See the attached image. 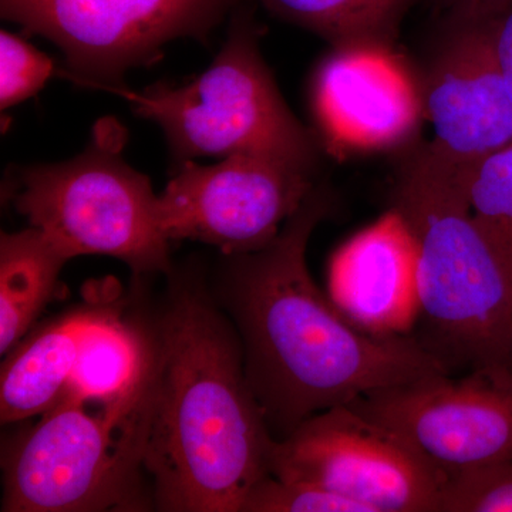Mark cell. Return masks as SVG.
Instances as JSON below:
<instances>
[{"instance_id": "6da1fadb", "label": "cell", "mask_w": 512, "mask_h": 512, "mask_svg": "<svg viewBox=\"0 0 512 512\" xmlns=\"http://www.w3.org/2000/svg\"><path fill=\"white\" fill-rule=\"evenodd\" d=\"M332 211L315 187L274 241L228 256L225 301L241 335L249 386L274 439L363 394L447 373L426 343L359 328L313 281L309 239Z\"/></svg>"}, {"instance_id": "7a4b0ae2", "label": "cell", "mask_w": 512, "mask_h": 512, "mask_svg": "<svg viewBox=\"0 0 512 512\" xmlns=\"http://www.w3.org/2000/svg\"><path fill=\"white\" fill-rule=\"evenodd\" d=\"M148 338L143 471L160 510L241 512L274 436L241 340L207 296L183 289Z\"/></svg>"}, {"instance_id": "3957f363", "label": "cell", "mask_w": 512, "mask_h": 512, "mask_svg": "<svg viewBox=\"0 0 512 512\" xmlns=\"http://www.w3.org/2000/svg\"><path fill=\"white\" fill-rule=\"evenodd\" d=\"M463 175L421 148L400 171L393 210L416 242L420 313L441 349L473 370L512 367V276L474 220Z\"/></svg>"}, {"instance_id": "277c9868", "label": "cell", "mask_w": 512, "mask_h": 512, "mask_svg": "<svg viewBox=\"0 0 512 512\" xmlns=\"http://www.w3.org/2000/svg\"><path fill=\"white\" fill-rule=\"evenodd\" d=\"M248 3L232 13L227 42L214 62L190 83H158L143 92L121 84L109 92L164 131L178 165L197 157L249 154L313 173L315 138L286 106L262 59Z\"/></svg>"}, {"instance_id": "5b68a950", "label": "cell", "mask_w": 512, "mask_h": 512, "mask_svg": "<svg viewBox=\"0 0 512 512\" xmlns=\"http://www.w3.org/2000/svg\"><path fill=\"white\" fill-rule=\"evenodd\" d=\"M126 143V127L104 117L79 156L19 170L13 204L72 258L113 256L136 274L167 272L171 241L160 197L147 175L127 163Z\"/></svg>"}, {"instance_id": "8992f818", "label": "cell", "mask_w": 512, "mask_h": 512, "mask_svg": "<svg viewBox=\"0 0 512 512\" xmlns=\"http://www.w3.org/2000/svg\"><path fill=\"white\" fill-rule=\"evenodd\" d=\"M144 392L146 377L136 393L117 403L64 394L9 451L2 511L141 507Z\"/></svg>"}, {"instance_id": "52a82bcc", "label": "cell", "mask_w": 512, "mask_h": 512, "mask_svg": "<svg viewBox=\"0 0 512 512\" xmlns=\"http://www.w3.org/2000/svg\"><path fill=\"white\" fill-rule=\"evenodd\" d=\"M251 0H0L2 18L55 43L74 83L109 92L180 37L205 40Z\"/></svg>"}, {"instance_id": "ba28073f", "label": "cell", "mask_w": 512, "mask_h": 512, "mask_svg": "<svg viewBox=\"0 0 512 512\" xmlns=\"http://www.w3.org/2000/svg\"><path fill=\"white\" fill-rule=\"evenodd\" d=\"M268 474L318 485L369 512H440L447 477L396 431L335 406L274 441Z\"/></svg>"}, {"instance_id": "9c48e42d", "label": "cell", "mask_w": 512, "mask_h": 512, "mask_svg": "<svg viewBox=\"0 0 512 512\" xmlns=\"http://www.w3.org/2000/svg\"><path fill=\"white\" fill-rule=\"evenodd\" d=\"M349 406L396 431L447 478L512 460V367L458 379L436 373Z\"/></svg>"}, {"instance_id": "30bf717a", "label": "cell", "mask_w": 512, "mask_h": 512, "mask_svg": "<svg viewBox=\"0 0 512 512\" xmlns=\"http://www.w3.org/2000/svg\"><path fill=\"white\" fill-rule=\"evenodd\" d=\"M315 187L312 171L271 157L185 161L158 195L161 222L170 241L191 239L225 255L245 254L274 241Z\"/></svg>"}, {"instance_id": "8fae6325", "label": "cell", "mask_w": 512, "mask_h": 512, "mask_svg": "<svg viewBox=\"0 0 512 512\" xmlns=\"http://www.w3.org/2000/svg\"><path fill=\"white\" fill-rule=\"evenodd\" d=\"M423 89L433 126L429 153L466 174L512 144V97L495 55L490 22L448 18Z\"/></svg>"}, {"instance_id": "7c38bea8", "label": "cell", "mask_w": 512, "mask_h": 512, "mask_svg": "<svg viewBox=\"0 0 512 512\" xmlns=\"http://www.w3.org/2000/svg\"><path fill=\"white\" fill-rule=\"evenodd\" d=\"M390 43L335 46L316 69L312 110L335 153L406 143L424 117L423 89Z\"/></svg>"}, {"instance_id": "4fadbf2b", "label": "cell", "mask_w": 512, "mask_h": 512, "mask_svg": "<svg viewBox=\"0 0 512 512\" xmlns=\"http://www.w3.org/2000/svg\"><path fill=\"white\" fill-rule=\"evenodd\" d=\"M330 299L359 328L406 335L417 313V248L396 210L357 232L329 265Z\"/></svg>"}, {"instance_id": "5bb4252c", "label": "cell", "mask_w": 512, "mask_h": 512, "mask_svg": "<svg viewBox=\"0 0 512 512\" xmlns=\"http://www.w3.org/2000/svg\"><path fill=\"white\" fill-rule=\"evenodd\" d=\"M92 311L77 309L53 320L10 350L0 379L2 423L43 416L63 399Z\"/></svg>"}, {"instance_id": "9a60e30c", "label": "cell", "mask_w": 512, "mask_h": 512, "mask_svg": "<svg viewBox=\"0 0 512 512\" xmlns=\"http://www.w3.org/2000/svg\"><path fill=\"white\" fill-rule=\"evenodd\" d=\"M73 259L43 232L2 234L0 238V353L8 355L28 335L55 295L60 272Z\"/></svg>"}, {"instance_id": "2e32d148", "label": "cell", "mask_w": 512, "mask_h": 512, "mask_svg": "<svg viewBox=\"0 0 512 512\" xmlns=\"http://www.w3.org/2000/svg\"><path fill=\"white\" fill-rule=\"evenodd\" d=\"M148 338L113 306L97 305L84 328L67 392L87 402L111 404L140 389L146 377Z\"/></svg>"}, {"instance_id": "e0dca14e", "label": "cell", "mask_w": 512, "mask_h": 512, "mask_svg": "<svg viewBox=\"0 0 512 512\" xmlns=\"http://www.w3.org/2000/svg\"><path fill=\"white\" fill-rule=\"evenodd\" d=\"M279 18L312 30L333 46L392 43L414 0H262Z\"/></svg>"}, {"instance_id": "ac0fdd59", "label": "cell", "mask_w": 512, "mask_h": 512, "mask_svg": "<svg viewBox=\"0 0 512 512\" xmlns=\"http://www.w3.org/2000/svg\"><path fill=\"white\" fill-rule=\"evenodd\" d=\"M463 177L474 220L512 276V144L478 161Z\"/></svg>"}, {"instance_id": "d6986e66", "label": "cell", "mask_w": 512, "mask_h": 512, "mask_svg": "<svg viewBox=\"0 0 512 512\" xmlns=\"http://www.w3.org/2000/svg\"><path fill=\"white\" fill-rule=\"evenodd\" d=\"M241 512H369L365 505L326 488L266 474L249 491Z\"/></svg>"}, {"instance_id": "ffe728a7", "label": "cell", "mask_w": 512, "mask_h": 512, "mask_svg": "<svg viewBox=\"0 0 512 512\" xmlns=\"http://www.w3.org/2000/svg\"><path fill=\"white\" fill-rule=\"evenodd\" d=\"M440 512H512V460L448 477Z\"/></svg>"}, {"instance_id": "44dd1931", "label": "cell", "mask_w": 512, "mask_h": 512, "mask_svg": "<svg viewBox=\"0 0 512 512\" xmlns=\"http://www.w3.org/2000/svg\"><path fill=\"white\" fill-rule=\"evenodd\" d=\"M55 73L53 60L22 37L0 33V106L10 109L35 96Z\"/></svg>"}, {"instance_id": "7402d4cb", "label": "cell", "mask_w": 512, "mask_h": 512, "mask_svg": "<svg viewBox=\"0 0 512 512\" xmlns=\"http://www.w3.org/2000/svg\"><path fill=\"white\" fill-rule=\"evenodd\" d=\"M448 18L468 22H490L511 5L512 0H440Z\"/></svg>"}, {"instance_id": "603a6c76", "label": "cell", "mask_w": 512, "mask_h": 512, "mask_svg": "<svg viewBox=\"0 0 512 512\" xmlns=\"http://www.w3.org/2000/svg\"><path fill=\"white\" fill-rule=\"evenodd\" d=\"M495 55L512 97V3L498 18L491 20Z\"/></svg>"}]
</instances>
